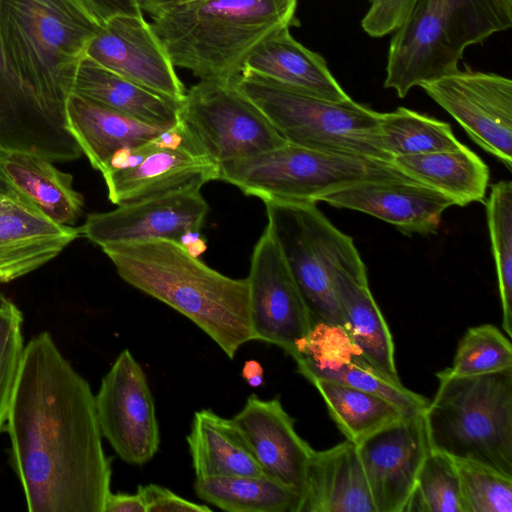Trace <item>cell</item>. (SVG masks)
I'll use <instances>...</instances> for the list:
<instances>
[{
	"instance_id": "d6986e66",
	"label": "cell",
	"mask_w": 512,
	"mask_h": 512,
	"mask_svg": "<svg viewBox=\"0 0 512 512\" xmlns=\"http://www.w3.org/2000/svg\"><path fill=\"white\" fill-rule=\"evenodd\" d=\"M232 420L263 472L301 495L313 449L296 432L280 399L252 394Z\"/></svg>"
},
{
	"instance_id": "8d00e7d4",
	"label": "cell",
	"mask_w": 512,
	"mask_h": 512,
	"mask_svg": "<svg viewBox=\"0 0 512 512\" xmlns=\"http://www.w3.org/2000/svg\"><path fill=\"white\" fill-rule=\"evenodd\" d=\"M463 512H512V477L468 460H455Z\"/></svg>"
},
{
	"instance_id": "cb8c5ba5",
	"label": "cell",
	"mask_w": 512,
	"mask_h": 512,
	"mask_svg": "<svg viewBox=\"0 0 512 512\" xmlns=\"http://www.w3.org/2000/svg\"><path fill=\"white\" fill-rule=\"evenodd\" d=\"M289 29H281L261 42L246 59L242 71L321 99L351 100L331 74L325 59L295 40Z\"/></svg>"
},
{
	"instance_id": "7402d4cb",
	"label": "cell",
	"mask_w": 512,
	"mask_h": 512,
	"mask_svg": "<svg viewBox=\"0 0 512 512\" xmlns=\"http://www.w3.org/2000/svg\"><path fill=\"white\" fill-rule=\"evenodd\" d=\"M297 512H376L355 443L313 450Z\"/></svg>"
},
{
	"instance_id": "d6a6232c",
	"label": "cell",
	"mask_w": 512,
	"mask_h": 512,
	"mask_svg": "<svg viewBox=\"0 0 512 512\" xmlns=\"http://www.w3.org/2000/svg\"><path fill=\"white\" fill-rule=\"evenodd\" d=\"M379 127L384 151L391 159L455 150L463 145L448 123L405 107L381 113Z\"/></svg>"
},
{
	"instance_id": "e575fe53",
	"label": "cell",
	"mask_w": 512,
	"mask_h": 512,
	"mask_svg": "<svg viewBox=\"0 0 512 512\" xmlns=\"http://www.w3.org/2000/svg\"><path fill=\"white\" fill-rule=\"evenodd\" d=\"M403 512H463L453 458L430 450Z\"/></svg>"
},
{
	"instance_id": "5bb4252c",
	"label": "cell",
	"mask_w": 512,
	"mask_h": 512,
	"mask_svg": "<svg viewBox=\"0 0 512 512\" xmlns=\"http://www.w3.org/2000/svg\"><path fill=\"white\" fill-rule=\"evenodd\" d=\"M201 187L191 184L90 213L79 227L80 234L100 248L155 238L178 242L185 232H199L205 221L209 207Z\"/></svg>"
},
{
	"instance_id": "30bf717a",
	"label": "cell",
	"mask_w": 512,
	"mask_h": 512,
	"mask_svg": "<svg viewBox=\"0 0 512 512\" xmlns=\"http://www.w3.org/2000/svg\"><path fill=\"white\" fill-rule=\"evenodd\" d=\"M178 121L196 150L218 166L287 141L233 80H200L185 93Z\"/></svg>"
},
{
	"instance_id": "d4e9b609",
	"label": "cell",
	"mask_w": 512,
	"mask_h": 512,
	"mask_svg": "<svg viewBox=\"0 0 512 512\" xmlns=\"http://www.w3.org/2000/svg\"><path fill=\"white\" fill-rule=\"evenodd\" d=\"M68 126L91 166L102 171L110 157L124 147L148 142L168 129L71 93L66 105Z\"/></svg>"
},
{
	"instance_id": "277c9868",
	"label": "cell",
	"mask_w": 512,
	"mask_h": 512,
	"mask_svg": "<svg viewBox=\"0 0 512 512\" xmlns=\"http://www.w3.org/2000/svg\"><path fill=\"white\" fill-rule=\"evenodd\" d=\"M298 0H190L152 16L154 34L174 67L200 80L235 79L252 51L298 25Z\"/></svg>"
},
{
	"instance_id": "f35d334b",
	"label": "cell",
	"mask_w": 512,
	"mask_h": 512,
	"mask_svg": "<svg viewBox=\"0 0 512 512\" xmlns=\"http://www.w3.org/2000/svg\"><path fill=\"white\" fill-rule=\"evenodd\" d=\"M417 0H371L361 26L371 37L394 33L406 20Z\"/></svg>"
},
{
	"instance_id": "ac0fdd59",
	"label": "cell",
	"mask_w": 512,
	"mask_h": 512,
	"mask_svg": "<svg viewBox=\"0 0 512 512\" xmlns=\"http://www.w3.org/2000/svg\"><path fill=\"white\" fill-rule=\"evenodd\" d=\"M318 325L328 344L312 329L292 356L298 372L309 382H337L377 394L408 415L424 412L429 400L364 360L343 329Z\"/></svg>"
},
{
	"instance_id": "9a60e30c",
	"label": "cell",
	"mask_w": 512,
	"mask_h": 512,
	"mask_svg": "<svg viewBox=\"0 0 512 512\" xmlns=\"http://www.w3.org/2000/svg\"><path fill=\"white\" fill-rule=\"evenodd\" d=\"M376 512H403L430 452L423 412L406 415L357 444Z\"/></svg>"
},
{
	"instance_id": "e0dca14e",
	"label": "cell",
	"mask_w": 512,
	"mask_h": 512,
	"mask_svg": "<svg viewBox=\"0 0 512 512\" xmlns=\"http://www.w3.org/2000/svg\"><path fill=\"white\" fill-rule=\"evenodd\" d=\"M79 236V227L52 221L0 171V283L35 271Z\"/></svg>"
},
{
	"instance_id": "ee69618b",
	"label": "cell",
	"mask_w": 512,
	"mask_h": 512,
	"mask_svg": "<svg viewBox=\"0 0 512 512\" xmlns=\"http://www.w3.org/2000/svg\"><path fill=\"white\" fill-rule=\"evenodd\" d=\"M187 1L190 0H137V3L142 12H147L152 17Z\"/></svg>"
},
{
	"instance_id": "1f68e13d",
	"label": "cell",
	"mask_w": 512,
	"mask_h": 512,
	"mask_svg": "<svg viewBox=\"0 0 512 512\" xmlns=\"http://www.w3.org/2000/svg\"><path fill=\"white\" fill-rule=\"evenodd\" d=\"M310 383L322 396L339 430L356 445L408 415L392 402L371 392L327 380Z\"/></svg>"
},
{
	"instance_id": "f6af8a7d",
	"label": "cell",
	"mask_w": 512,
	"mask_h": 512,
	"mask_svg": "<svg viewBox=\"0 0 512 512\" xmlns=\"http://www.w3.org/2000/svg\"><path fill=\"white\" fill-rule=\"evenodd\" d=\"M185 249L188 254L194 258H198L202 253L206 251V241L200 236L188 244Z\"/></svg>"
},
{
	"instance_id": "83f0119b",
	"label": "cell",
	"mask_w": 512,
	"mask_h": 512,
	"mask_svg": "<svg viewBox=\"0 0 512 512\" xmlns=\"http://www.w3.org/2000/svg\"><path fill=\"white\" fill-rule=\"evenodd\" d=\"M332 277L350 341L364 360L387 376L400 380L392 335L368 282L338 268Z\"/></svg>"
},
{
	"instance_id": "5b68a950",
	"label": "cell",
	"mask_w": 512,
	"mask_h": 512,
	"mask_svg": "<svg viewBox=\"0 0 512 512\" xmlns=\"http://www.w3.org/2000/svg\"><path fill=\"white\" fill-rule=\"evenodd\" d=\"M511 26L512 10L501 0H417L390 41L384 86L403 98L456 71L468 46Z\"/></svg>"
},
{
	"instance_id": "7dc6e473",
	"label": "cell",
	"mask_w": 512,
	"mask_h": 512,
	"mask_svg": "<svg viewBox=\"0 0 512 512\" xmlns=\"http://www.w3.org/2000/svg\"><path fill=\"white\" fill-rule=\"evenodd\" d=\"M369 1H371V0H369Z\"/></svg>"
},
{
	"instance_id": "7a4b0ae2",
	"label": "cell",
	"mask_w": 512,
	"mask_h": 512,
	"mask_svg": "<svg viewBox=\"0 0 512 512\" xmlns=\"http://www.w3.org/2000/svg\"><path fill=\"white\" fill-rule=\"evenodd\" d=\"M101 249L125 282L183 314L230 359L243 344L254 340L247 278L227 277L165 238Z\"/></svg>"
},
{
	"instance_id": "6da1fadb",
	"label": "cell",
	"mask_w": 512,
	"mask_h": 512,
	"mask_svg": "<svg viewBox=\"0 0 512 512\" xmlns=\"http://www.w3.org/2000/svg\"><path fill=\"white\" fill-rule=\"evenodd\" d=\"M6 426L30 512H104L112 470L95 395L46 331L25 346Z\"/></svg>"
},
{
	"instance_id": "9c48e42d",
	"label": "cell",
	"mask_w": 512,
	"mask_h": 512,
	"mask_svg": "<svg viewBox=\"0 0 512 512\" xmlns=\"http://www.w3.org/2000/svg\"><path fill=\"white\" fill-rule=\"evenodd\" d=\"M218 180L265 201L318 202L362 183L412 180L392 163L318 151L291 143L224 162Z\"/></svg>"
},
{
	"instance_id": "44dd1931",
	"label": "cell",
	"mask_w": 512,
	"mask_h": 512,
	"mask_svg": "<svg viewBox=\"0 0 512 512\" xmlns=\"http://www.w3.org/2000/svg\"><path fill=\"white\" fill-rule=\"evenodd\" d=\"M0 149L25 151L51 162L82 156L75 139L63 136L26 91L6 53L0 26Z\"/></svg>"
},
{
	"instance_id": "4fadbf2b",
	"label": "cell",
	"mask_w": 512,
	"mask_h": 512,
	"mask_svg": "<svg viewBox=\"0 0 512 512\" xmlns=\"http://www.w3.org/2000/svg\"><path fill=\"white\" fill-rule=\"evenodd\" d=\"M247 281L254 340L276 345L293 356L314 323L268 226L254 247Z\"/></svg>"
},
{
	"instance_id": "ba28073f",
	"label": "cell",
	"mask_w": 512,
	"mask_h": 512,
	"mask_svg": "<svg viewBox=\"0 0 512 512\" xmlns=\"http://www.w3.org/2000/svg\"><path fill=\"white\" fill-rule=\"evenodd\" d=\"M267 226L275 237L316 324L339 327L345 321L332 273L342 269L368 282L366 266L353 239L336 228L315 202L265 201Z\"/></svg>"
},
{
	"instance_id": "836d02e7",
	"label": "cell",
	"mask_w": 512,
	"mask_h": 512,
	"mask_svg": "<svg viewBox=\"0 0 512 512\" xmlns=\"http://www.w3.org/2000/svg\"><path fill=\"white\" fill-rule=\"evenodd\" d=\"M502 308V328L512 336V183L491 186L485 204Z\"/></svg>"
},
{
	"instance_id": "d590c367",
	"label": "cell",
	"mask_w": 512,
	"mask_h": 512,
	"mask_svg": "<svg viewBox=\"0 0 512 512\" xmlns=\"http://www.w3.org/2000/svg\"><path fill=\"white\" fill-rule=\"evenodd\" d=\"M512 368V345L507 335L492 324L470 327L458 343L452 375L477 376Z\"/></svg>"
},
{
	"instance_id": "b9f144b4",
	"label": "cell",
	"mask_w": 512,
	"mask_h": 512,
	"mask_svg": "<svg viewBox=\"0 0 512 512\" xmlns=\"http://www.w3.org/2000/svg\"><path fill=\"white\" fill-rule=\"evenodd\" d=\"M104 512H146V507L138 489L134 494L110 492Z\"/></svg>"
},
{
	"instance_id": "3957f363",
	"label": "cell",
	"mask_w": 512,
	"mask_h": 512,
	"mask_svg": "<svg viewBox=\"0 0 512 512\" xmlns=\"http://www.w3.org/2000/svg\"><path fill=\"white\" fill-rule=\"evenodd\" d=\"M0 26L20 82L51 124L75 139L67 100L79 62L102 24L78 0H0Z\"/></svg>"
},
{
	"instance_id": "603a6c76",
	"label": "cell",
	"mask_w": 512,
	"mask_h": 512,
	"mask_svg": "<svg viewBox=\"0 0 512 512\" xmlns=\"http://www.w3.org/2000/svg\"><path fill=\"white\" fill-rule=\"evenodd\" d=\"M102 176L109 200L119 205L191 184L203 186L218 180L219 166L189 149L158 148L150 140V150L138 165Z\"/></svg>"
},
{
	"instance_id": "f546056e",
	"label": "cell",
	"mask_w": 512,
	"mask_h": 512,
	"mask_svg": "<svg viewBox=\"0 0 512 512\" xmlns=\"http://www.w3.org/2000/svg\"><path fill=\"white\" fill-rule=\"evenodd\" d=\"M392 164L461 207L483 201L490 180L488 166L464 144L455 150L394 157Z\"/></svg>"
},
{
	"instance_id": "4dcf8cb0",
	"label": "cell",
	"mask_w": 512,
	"mask_h": 512,
	"mask_svg": "<svg viewBox=\"0 0 512 512\" xmlns=\"http://www.w3.org/2000/svg\"><path fill=\"white\" fill-rule=\"evenodd\" d=\"M197 496L230 512H297L300 494L269 477L196 478Z\"/></svg>"
},
{
	"instance_id": "7c38bea8",
	"label": "cell",
	"mask_w": 512,
	"mask_h": 512,
	"mask_svg": "<svg viewBox=\"0 0 512 512\" xmlns=\"http://www.w3.org/2000/svg\"><path fill=\"white\" fill-rule=\"evenodd\" d=\"M102 436L126 463L143 465L157 453L159 425L141 365L128 349L116 358L95 395Z\"/></svg>"
},
{
	"instance_id": "60d3db41",
	"label": "cell",
	"mask_w": 512,
	"mask_h": 512,
	"mask_svg": "<svg viewBox=\"0 0 512 512\" xmlns=\"http://www.w3.org/2000/svg\"><path fill=\"white\" fill-rule=\"evenodd\" d=\"M102 25L118 15L143 16L137 0H78Z\"/></svg>"
},
{
	"instance_id": "8fae6325",
	"label": "cell",
	"mask_w": 512,
	"mask_h": 512,
	"mask_svg": "<svg viewBox=\"0 0 512 512\" xmlns=\"http://www.w3.org/2000/svg\"><path fill=\"white\" fill-rule=\"evenodd\" d=\"M483 150L512 168V81L469 68L420 84Z\"/></svg>"
},
{
	"instance_id": "f1b7e54d",
	"label": "cell",
	"mask_w": 512,
	"mask_h": 512,
	"mask_svg": "<svg viewBox=\"0 0 512 512\" xmlns=\"http://www.w3.org/2000/svg\"><path fill=\"white\" fill-rule=\"evenodd\" d=\"M187 443L196 478L268 477L233 420L210 409L195 412Z\"/></svg>"
},
{
	"instance_id": "bcb514c9",
	"label": "cell",
	"mask_w": 512,
	"mask_h": 512,
	"mask_svg": "<svg viewBox=\"0 0 512 512\" xmlns=\"http://www.w3.org/2000/svg\"><path fill=\"white\" fill-rule=\"evenodd\" d=\"M506 7L512 10V0H501Z\"/></svg>"
},
{
	"instance_id": "8992f818",
	"label": "cell",
	"mask_w": 512,
	"mask_h": 512,
	"mask_svg": "<svg viewBox=\"0 0 512 512\" xmlns=\"http://www.w3.org/2000/svg\"><path fill=\"white\" fill-rule=\"evenodd\" d=\"M423 412L431 450L512 477V368L460 377L448 368Z\"/></svg>"
},
{
	"instance_id": "2e32d148",
	"label": "cell",
	"mask_w": 512,
	"mask_h": 512,
	"mask_svg": "<svg viewBox=\"0 0 512 512\" xmlns=\"http://www.w3.org/2000/svg\"><path fill=\"white\" fill-rule=\"evenodd\" d=\"M85 56L100 66L181 102L185 87L166 50L143 16L118 15L88 43Z\"/></svg>"
},
{
	"instance_id": "52a82bcc",
	"label": "cell",
	"mask_w": 512,
	"mask_h": 512,
	"mask_svg": "<svg viewBox=\"0 0 512 512\" xmlns=\"http://www.w3.org/2000/svg\"><path fill=\"white\" fill-rule=\"evenodd\" d=\"M233 82L288 143L392 163L382 145L381 113L353 99L335 102L303 94L250 71H241Z\"/></svg>"
},
{
	"instance_id": "484cf974",
	"label": "cell",
	"mask_w": 512,
	"mask_h": 512,
	"mask_svg": "<svg viewBox=\"0 0 512 512\" xmlns=\"http://www.w3.org/2000/svg\"><path fill=\"white\" fill-rule=\"evenodd\" d=\"M50 160L25 151L0 149V171L52 221L74 226L84 198L73 187V176Z\"/></svg>"
},
{
	"instance_id": "7bdbcfd3",
	"label": "cell",
	"mask_w": 512,
	"mask_h": 512,
	"mask_svg": "<svg viewBox=\"0 0 512 512\" xmlns=\"http://www.w3.org/2000/svg\"><path fill=\"white\" fill-rule=\"evenodd\" d=\"M242 377L253 388L260 387L264 383V371L262 365L256 360H248L242 368Z\"/></svg>"
},
{
	"instance_id": "74e56055",
	"label": "cell",
	"mask_w": 512,
	"mask_h": 512,
	"mask_svg": "<svg viewBox=\"0 0 512 512\" xmlns=\"http://www.w3.org/2000/svg\"><path fill=\"white\" fill-rule=\"evenodd\" d=\"M22 324L21 310L0 292V432L6 426L25 353Z\"/></svg>"
},
{
	"instance_id": "4316f807",
	"label": "cell",
	"mask_w": 512,
	"mask_h": 512,
	"mask_svg": "<svg viewBox=\"0 0 512 512\" xmlns=\"http://www.w3.org/2000/svg\"><path fill=\"white\" fill-rule=\"evenodd\" d=\"M72 93L151 125L170 128L178 122L180 102L122 77L86 56L77 67Z\"/></svg>"
},
{
	"instance_id": "ffe728a7",
	"label": "cell",
	"mask_w": 512,
	"mask_h": 512,
	"mask_svg": "<svg viewBox=\"0 0 512 512\" xmlns=\"http://www.w3.org/2000/svg\"><path fill=\"white\" fill-rule=\"evenodd\" d=\"M321 201L374 216L408 236L437 233L443 212L454 206L447 196L414 180L362 183Z\"/></svg>"
},
{
	"instance_id": "ab89813d",
	"label": "cell",
	"mask_w": 512,
	"mask_h": 512,
	"mask_svg": "<svg viewBox=\"0 0 512 512\" xmlns=\"http://www.w3.org/2000/svg\"><path fill=\"white\" fill-rule=\"evenodd\" d=\"M138 490L143 497L146 512L211 511V508L208 506L184 499L168 488L157 484L141 485L138 486Z\"/></svg>"
}]
</instances>
